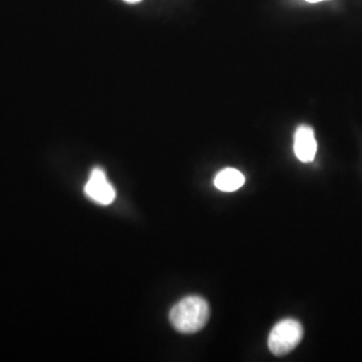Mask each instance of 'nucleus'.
Segmentation results:
<instances>
[{"instance_id": "f257e3e1", "label": "nucleus", "mask_w": 362, "mask_h": 362, "mask_svg": "<svg viewBox=\"0 0 362 362\" xmlns=\"http://www.w3.org/2000/svg\"><path fill=\"white\" fill-rule=\"evenodd\" d=\"M209 306L207 300L197 296L181 299L169 313V321L181 334H194L200 332L208 322Z\"/></svg>"}, {"instance_id": "f03ea898", "label": "nucleus", "mask_w": 362, "mask_h": 362, "mask_svg": "<svg viewBox=\"0 0 362 362\" xmlns=\"http://www.w3.org/2000/svg\"><path fill=\"white\" fill-rule=\"evenodd\" d=\"M303 338V327L296 320H284L275 325L269 336V348L272 354L282 357L296 349Z\"/></svg>"}, {"instance_id": "7ed1b4c3", "label": "nucleus", "mask_w": 362, "mask_h": 362, "mask_svg": "<svg viewBox=\"0 0 362 362\" xmlns=\"http://www.w3.org/2000/svg\"><path fill=\"white\" fill-rule=\"evenodd\" d=\"M85 194L93 202L101 206H109L116 199V191L113 185L107 180L104 169L100 167H95L91 170L90 177L85 185Z\"/></svg>"}, {"instance_id": "20e7f679", "label": "nucleus", "mask_w": 362, "mask_h": 362, "mask_svg": "<svg viewBox=\"0 0 362 362\" xmlns=\"http://www.w3.org/2000/svg\"><path fill=\"white\" fill-rule=\"evenodd\" d=\"M294 152L299 161L311 163L317 155V141L314 130L308 125H300L294 136Z\"/></svg>"}, {"instance_id": "39448f33", "label": "nucleus", "mask_w": 362, "mask_h": 362, "mask_svg": "<svg viewBox=\"0 0 362 362\" xmlns=\"http://www.w3.org/2000/svg\"><path fill=\"white\" fill-rule=\"evenodd\" d=\"M245 176L238 169L226 168L220 170L215 177V187L223 192H233L243 187Z\"/></svg>"}, {"instance_id": "423d86ee", "label": "nucleus", "mask_w": 362, "mask_h": 362, "mask_svg": "<svg viewBox=\"0 0 362 362\" xmlns=\"http://www.w3.org/2000/svg\"><path fill=\"white\" fill-rule=\"evenodd\" d=\"M124 1H127V3H139L141 0H124Z\"/></svg>"}, {"instance_id": "0eeeda50", "label": "nucleus", "mask_w": 362, "mask_h": 362, "mask_svg": "<svg viewBox=\"0 0 362 362\" xmlns=\"http://www.w3.org/2000/svg\"><path fill=\"white\" fill-rule=\"evenodd\" d=\"M309 3H320V1H324V0H306Z\"/></svg>"}]
</instances>
